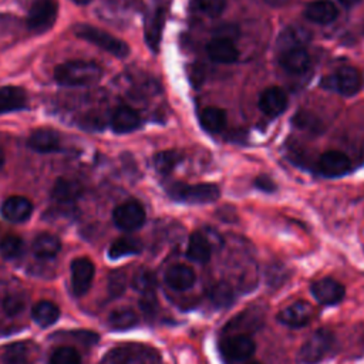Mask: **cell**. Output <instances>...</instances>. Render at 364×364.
<instances>
[{"label":"cell","instance_id":"1","mask_svg":"<svg viewBox=\"0 0 364 364\" xmlns=\"http://www.w3.org/2000/svg\"><path fill=\"white\" fill-rule=\"evenodd\" d=\"M102 71L94 61L71 60L55 67L54 78L65 87H87L100 81Z\"/></svg>","mask_w":364,"mask_h":364},{"label":"cell","instance_id":"2","mask_svg":"<svg viewBox=\"0 0 364 364\" xmlns=\"http://www.w3.org/2000/svg\"><path fill=\"white\" fill-rule=\"evenodd\" d=\"M166 192L173 200L191 205L210 203L219 198V189L213 183L175 182L168 186Z\"/></svg>","mask_w":364,"mask_h":364},{"label":"cell","instance_id":"3","mask_svg":"<svg viewBox=\"0 0 364 364\" xmlns=\"http://www.w3.org/2000/svg\"><path fill=\"white\" fill-rule=\"evenodd\" d=\"M320 87L344 97H353L363 87V75L354 67H340L328 75L323 77Z\"/></svg>","mask_w":364,"mask_h":364},{"label":"cell","instance_id":"4","mask_svg":"<svg viewBox=\"0 0 364 364\" xmlns=\"http://www.w3.org/2000/svg\"><path fill=\"white\" fill-rule=\"evenodd\" d=\"M74 33L77 37L102 48L104 51L115 57H127L129 53V47L122 40L114 37L104 30H100L98 27L90 24H78L75 26Z\"/></svg>","mask_w":364,"mask_h":364},{"label":"cell","instance_id":"5","mask_svg":"<svg viewBox=\"0 0 364 364\" xmlns=\"http://www.w3.org/2000/svg\"><path fill=\"white\" fill-rule=\"evenodd\" d=\"M333 344L334 336L328 330L318 328L300 347L297 361L300 364H317L331 351Z\"/></svg>","mask_w":364,"mask_h":364},{"label":"cell","instance_id":"6","mask_svg":"<svg viewBox=\"0 0 364 364\" xmlns=\"http://www.w3.org/2000/svg\"><path fill=\"white\" fill-rule=\"evenodd\" d=\"M255 341L246 334H232L220 341L219 350L226 361L242 363L249 360L255 353Z\"/></svg>","mask_w":364,"mask_h":364},{"label":"cell","instance_id":"7","mask_svg":"<svg viewBox=\"0 0 364 364\" xmlns=\"http://www.w3.org/2000/svg\"><path fill=\"white\" fill-rule=\"evenodd\" d=\"M57 10L55 0H34L27 16L28 28L34 33L47 31L55 21Z\"/></svg>","mask_w":364,"mask_h":364},{"label":"cell","instance_id":"8","mask_svg":"<svg viewBox=\"0 0 364 364\" xmlns=\"http://www.w3.org/2000/svg\"><path fill=\"white\" fill-rule=\"evenodd\" d=\"M112 220L117 228L125 232L139 229L145 222V210L139 202L128 200L118 205L112 212Z\"/></svg>","mask_w":364,"mask_h":364},{"label":"cell","instance_id":"9","mask_svg":"<svg viewBox=\"0 0 364 364\" xmlns=\"http://www.w3.org/2000/svg\"><path fill=\"white\" fill-rule=\"evenodd\" d=\"M95 273L94 263L87 257L74 259L71 263V289L75 296H84L92 283Z\"/></svg>","mask_w":364,"mask_h":364},{"label":"cell","instance_id":"10","mask_svg":"<svg viewBox=\"0 0 364 364\" xmlns=\"http://www.w3.org/2000/svg\"><path fill=\"white\" fill-rule=\"evenodd\" d=\"M310 290H311V294L314 296V299L320 304H324V306H331V304L340 303L346 294L344 286L331 277H323V279L313 282Z\"/></svg>","mask_w":364,"mask_h":364},{"label":"cell","instance_id":"11","mask_svg":"<svg viewBox=\"0 0 364 364\" xmlns=\"http://www.w3.org/2000/svg\"><path fill=\"white\" fill-rule=\"evenodd\" d=\"M313 317V307L310 303L304 300H297L284 309H282L277 314V320L291 328L304 327L310 323Z\"/></svg>","mask_w":364,"mask_h":364},{"label":"cell","instance_id":"12","mask_svg":"<svg viewBox=\"0 0 364 364\" xmlns=\"http://www.w3.org/2000/svg\"><path fill=\"white\" fill-rule=\"evenodd\" d=\"M350 165L351 162L346 154L340 151H327L320 156L317 169L327 178H337L347 173L350 171Z\"/></svg>","mask_w":364,"mask_h":364},{"label":"cell","instance_id":"13","mask_svg":"<svg viewBox=\"0 0 364 364\" xmlns=\"http://www.w3.org/2000/svg\"><path fill=\"white\" fill-rule=\"evenodd\" d=\"M208 57L219 64H232L239 58V50L229 38L215 37L206 44Z\"/></svg>","mask_w":364,"mask_h":364},{"label":"cell","instance_id":"14","mask_svg":"<svg viewBox=\"0 0 364 364\" xmlns=\"http://www.w3.org/2000/svg\"><path fill=\"white\" fill-rule=\"evenodd\" d=\"M287 107V95L279 87L266 88L259 95V108L267 117L280 115Z\"/></svg>","mask_w":364,"mask_h":364},{"label":"cell","instance_id":"15","mask_svg":"<svg viewBox=\"0 0 364 364\" xmlns=\"http://www.w3.org/2000/svg\"><path fill=\"white\" fill-rule=\"evenodd\" d=\"M33 212L31 202L24 196H10L1 205V215L13 223L24 222Z\"/></svg>","mask_w":364,"mask_h":364},{"label":"cell","instance_id":"16","mask_svg":"<svg viewBox=\"0 0 364 364\" xmlns=\"http://www.w3.org/2000/svg\"><path fill=\"white\" fill-rule=\"evenodd\" d=\"M164 280H165V284L168 287H171L172 290L183 291V290L191 289L195 284L196 276H195V272L189 266L173 264L165 272Z\"/></svg>","mask_w":364,"mask_h":364},{"label":"cell","instance_id":"17","mask_svg":"<svg viewBox=\"0 0 364 364\" xmlns=\"http://www.w3.org/2000/svg\"><path fill=\"white\" fill-rule=\"evenodd\" d=\"M279 64L290 74H301L310 65V55L304 47H296L280 53Z\"/></svg>","mask_w":364,"mask_h":364},{"label":"cell","instance_id":"18","mask_svg":"<svg viewBox=\"0 0 364 364\" xmlns=\"http://www.w3.org/2000/svg\"><path fill=\"white\" fill-rule=\"evenodd\" d=\"M155 351H149L141 346H121L109 351L107 360L109 364H136L152 357Z\"/></svg>","mask_w":364,"mask_h":364},{"label":"cell","instance_id":"19","mask_svg":"<svg viewBox=\"0 0 364 364\" xmlns=\"http://www.w3.org/2000/svg\"><path fill=\"white\" fill-rule=\"evenodd\" d=\"M338 10L330 0H314L304 10L306 18L317 24H328L337 18Z\"/></svg>","mask_w":364,"mask_h":364},{"label":"cell","instance_id":"20","mask_svg":"<svg viewBox=\"0 0 364 364\" xmlns=\"http://www.w3.org/2000/svg\"><path fill=\"white\" fill-rule=\"evenodd\" d=\"M27 144L36 152H41V154L54 152L60 149V135L54 129L40 128L30 135Z\"/></svg>","mask_w":364,"mask_h":364},{"label":"cell","instance_id":"21","mask_svg":"<svg viewBox=\"0 0 364 364\" xmlns=\"http://www.w3.org/2000/svg\"><path fill=\"white\" fill-rule=\"evenodd\" d=\"M141 125L138 112L127 105L118 107L111 118V128L117 134H125L136 129Z\"/></svg>","mask_w":364,"mask_h":364},{"label":"cell","instance_id":"22","mask_svg":"<svg viewBox=\"0 0 364 364\" xmlns=\"http://www.w3.org/2000/svg\"><path fill=\"white\" fill-rule=\"evenodd\" d=\"M27 95L20 87L6 85L0 88V115L6 112H13L26 108Z\"/></svg>","mask_w":364,"mask_h":364},{"label":"cell","instance_id":"23","mask_svg":"<svg viewBox=\"0 0 364 364\" xmlns=\"http://www.w3.org/2000/svg\"><path fill=\"white\" fill-rule=\"evenodd\" d=\"M36 355V346L30 341H20L9 346L3 355V364H30Z\"/></svg>","mask_w":364,"mask_h":364},{"label":"cell","instance_id":"24","mask_svg":"<svg viewBox=\"0 0 364 364\" xmlns=\"http://www.w3.org/2000/svg\"><path fill=\"white\" fill-rule=\"evenodd\" d=\"M212 256V246L202 232H193L186 246V257L192 262L206 263Z\"/></svg>","mask_w":364,"mask_h":364},{"label":"cell","instance_id":"25","mask_svg":"<svg viewBox=\"0 0 364 364\" xmlns=\"http://www.w3.org/2000/svg\"><path fill=\"white\" fill-rule=\"evenodd\" d=\"M81 192H82V186L80 185V182L68 178H60L54 183L51 196L54 200L60 203H70V202H74L77 198H80Z\"/></svg>","mask_w":364,"mask_h":364},{"label":"cell","instance_id":"26","mask_svg":"<svg viewBox=\"0 0 364 364\" xmlns=\"http://www.w3.org/2000/svg\"><path fill=\"white\" fill-rule=\"evenodd\" d=\"M310 40V33L299 26L287 27L277 38V47L284 51L296 47H304Z\"/></svg>","mask_w":364,"mask_h":364},{"label":"cell","instance_id":"27","mask_svg":"<svg viewBox=\"0 0 364 364\" xmlns=\"http://www.w3.org/2000/svg\"><path fill=\"white\" fill-rule=\"evenodd\" d=\"M61 249V242L55 235L40 233L33 242V252L40 259H51Z\"/></svg>","mask_w":364,"mask_h":364},{"label":"cell","instance_id":"28","mask_svg":"<svg viewBox=\"0 0 364 364\" xmlns=\"http://www.w3.org/2000/svg\"><path fill=\"white\" fill-rule=\"evenodd\" d=\"M199 122L205 131L212 134L219 132L226 125V112L216 107H208L202 109L199 115Z\"/></svg>","mask_w":364,"mask_h":364},{"label":"cell","instance_id":"29","mask_svg":"<svg viewBox=\"0 0 364 364\" xmlns=\"http://www.w3.org/2000/svg\"><path fill=\"white\" fill-rule=\"evenodd\" d=\"M33 320L41 326V327H48L51 324H54L58 317H60V309L58 306H55L53 301L48 300H43L38 301L31 311Z\"/></svg>","mask_w":364,"mask_h":364},{"label":"cell","instance_id":"30","mask_svg":"<svg viewBox=\"0 0 364 364\" xmlns=\"http://www.w3.org/2000/svg\"><path fill=\"white\" fill-rule=\"evenodd\" d=\"M141 250H142V245L136 237L122 236V237H118L115 242H112L108 250V256L111 259H119L124 256L136 255Z\"/></svg>","mask_w":364,"mask_h":364},{"label":"cell","instance_id":"31","mask_svg":"<svg viewBox=\"0 0 364 364\" xmlns=\"http://www.w3.org/2000/svg\"><path fill=\"white\" fill-rule=\"evenodd\" d=\"M263 317L262 314H259L257 310H247L240 313L239 316H236L229 324H228V330L232 331H243V330H256L262 326Z\"/></svg>","mask_w":364,"mask_h":364},{"label":"cell","instance_id":"32","mask_svg":"<svg viewBox=\"0 0 364 364\" xmlns=\"http://www.w3.org/2000/svg\"><path fill=\"white\" fill-rule=\"evenodd\" d=\"M138 323V316L132 309L122 307L111 311L108 316V324L114 330H128Z\"/></svg>","mask_w":364,"mask_h":364},{"label":"cell","instance_id":"33","mask_svg":"<svg viewBox=\"0 0 364 364\" xmlns=\"http://www.w3.org/2000/svg\"><path fill=\"white\" fill-rule=\"evenodd\" d=\"M162 26H164V13L162 10L155 11L149 20L146 21V28H145V37L146 43L152 50L158 48L159 40H161V33H162Z\"/></svg>","mask_w":364,"mask_h":364},{"label":"cell","instance_id":"34","mask_svg":"<svg viewBox=\"0 0 364 364\" xmlns=\"http://www.w3.org/2000/svg\"><path fill=\"white\" fill-rule=\"evenodd\" d=\"M24 252V242L21 237L16 235H7L0 240V255L4 259L13 260L23 255Z\"/></svg>","mask_w":364,"mask_h":364},{"label":"cell","instance_id":"35","mask_svg":"<svg viewBox=\"0 0 364 364\" xmlns=\"http://www.w3.org/2000/svg\"><path fill=\"white\" fill-rule=\"evenodd\" d=\"M191 10L209 17H218L226 7V0H191Z\"/></svg>","mask_w":364,"mask_h":364},{"label":"cell","instance_id":"36","mask_svg":"<svg viewBox=\"0 0 364 364\" xmlns=\"http://www.w3.org/2000/svg\"><path fill=\"white\" fill-rule=\"evenodd\" d=\"M181 159H182V156L176 151H162L155 155L154 164H155V168L161 173H168L179 164Z\"/></svg>","mask_w":364,"mask_h":364},{"label":"cell","instance_id":"37","mask_svg":"<svg viewBox=\"0 0 364 364\" xmlns=\"http://www.w3.org/2000/svg\"><path fill=\"white\" fill-rule=\"evenodd\" d=\"M50 364H81V357L73 347H58L50 355Z\"/></svg>","mask_w":364,"mask_h":364},{"label":"cell","instance_id":"38","mask_svg":"<svg viewBox=\"0 0 364 364\" xmlns=\"http://www.w3.org/2000/svg\"><path fill=\"white\" fill-rule=\"evenodd\" d=\"M155 276L152 272L149 270H139L134 274L132 279V286L135 290H138L141 294L144 293H149V291H155Z\"/></svg>","mask_w":364,"mask_h":364},{"label":"cell","instance_id":"39","mask_svg":"<svg viewBox=\"0 0 364 364\" xmlns=\"http://www.w3.org/2000/svg\"><path fill=\"white\" fill-rule=\"evenodd\" d=\"M209 299L216 304V306H229L233 301V291L230 287L225 283H218L212 287L209 291Z\"/></svg>","mask_w":364,"mask_h":364},{"label":"cell","instance_id":"40","mask_svg":"<svg viewBox=\"0 0 364 364\" xmlns=\"http://www.w3.org/2000/svg\"><path fill=\"white\" fill-rule=\"evenodd\" d=\"M141 309L145 314L151 316L155 313L156 307H158V301H156V294L155 291H149V293H144L142 297H141Z\"/></svg>","mask_w":364,"mask_h":364},{"label":"cell","instance_id":"41","mask_svg":"<svg viewBox=\"0 0 364 364\" xmlns=\"http://www.w3.org/2000/svg\"><path fill=\"white\" fill-rule=\"evenodd\" d=\"M109 289L114 294H119L124 291L125 289V277L122 273H112L111 274V279H109Z\"/></svg>","mask_w":364,"mask_h":364},{"label":"cell","instance_id":"42","mask_svg":"<svg viewBox=\"0 0 364 364\" xmlns=\"http://www.w3.org/2000/svg\"><path fill=\"white\" fill-rule=\"evenodd\" d=\"M255 185H256V188H259V189H262V191H264V192H273L274 188H276L274 182H273L269 176H264V175L259 176V178L255 181Z\"/></svg>","mask_w":364,"mask_h":364},{"label":"cell","instance_id":"43","mask_svg":"<svg viewBox=\"0 0 364 364\" xmlns=\"http://www.w3.org/2000/svg\"><path fill=\"white\" fill-rule=\"evenodd\" d=\"M344 7H353V6H355L357 3H360L361 0H338Z\"/></svg>","mask_w":364,"mask_h":364},{"label":"cell","instance_id":"44","mask_svg":"<svg viewBox=\"0 0 364 364\" xmlns=\"http://www.w3.org/2000/svg\"><path fill=\"white\" fill-rule=\"evenodd\" d=\"M74 3H77V4H80V6H84V4H88L90 1H92V0H73Z\"/></svg>","mask_w":364,"mask_h":364},{"label":"cell","instance_id":"45","mask_svg":"<svg viewBox=\"0 0 364 364\" xmlns=\"http://www.w3.org/2000/svg\"><path fill=\"white\" fill-rule=\"evenodd\" d=\"M3 162H4V154H3V151L0 149V168H1V165H3Z\"/></svg>","mask_w":364,"mask_h":364},{"label":"cell","instance_id":"46","mask_svg":"<svg viewBox=\"0 0 364 364\" xmlns=\"http://www.w3.org/2000/svg\"><path fill=\"white\" fill-rule=\"evenodd\" d=\"M246 364H262V363H259V361H249V363H246Z\"/></svg>","mask_w":364,"mask_h":364}]
</instances>
